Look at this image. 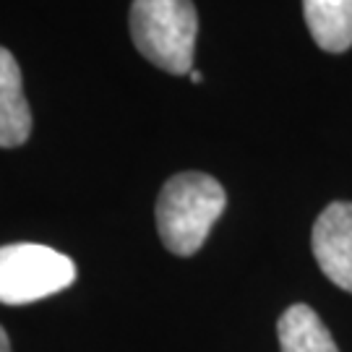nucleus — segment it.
I'll list each match as a JSON object with an SVG mask.
<instances>
[{"label":"nucleus","instance_id":"f257e3e1","mask_svg":"<svg viewBox=\"0 0 352 352\" xmlns=\"http://www.w3.org/2000/svg\"><path fill=\"white\" fill-rule=\"evenodd\" d=\"M227 206L225 188L204 173L173 175L157 199V230L164 248L175 256H193Z\"/></svg>","mask_w":352,"mask_h":352},{"label":"nucleus","instance_id":"f03ea898","mask_svg":"<svg viewBox=\"0 0 352 352\" xmlns=\"http://www.w3.org/2000/svg\"><path fill=\"white\" fill-rule=\"evenodd\" d=\"M199 13L193 0H133L131 37L136 50L167 74L193 71Z\"/></svg>","mask_w":352,"mask_h":352},{"label":"nucleus","instance_id":"7ed1b4c3","mask_svg":"<svg viewBox=\"0 0 352 352\" xmlns=\"http://www.w3.org/2000/svg\"><path fill=\"white\" fill-rule=\"evenodd\" d=\"M76 279V264L65 253L39 243H11L0 248V302L26 305L50 298Z\"/></svg>","mask_w":352,"mask_h":352},{"label":"nucleus","instance_id":"20e7f679","mask_svg":"<svg viewBox=\"0 0 352 352\" xmlns=\"http://www.w3.org/2000/svg\"><path fill=\"white\" fill-rule=\"evenodd\" d=\"M316 264L340 289L352 295V204L331 201L318 214L311 235Z\"/></svg>","mask_w":352,"mask_h":352},{"label":"nucleus","instance_id":"39448f33","mask_svg":"<svg viewBox=\"0 0 352 352\" xmlns=\"http://www.w3.org/2000/svg\"><path fill=\"white\" fill-rule=\"evenodd\" d=\"M32 133V110L21 87V68L11 52L0 47V146L13 149Z\"/></svg>","mask_w":352,"mask_h":352},{"label":"nucleus","instance_id":"423d86ee","mask_svg":"<svg viewBox=\"0 0 352 352\" xmlns=\"http://www.w3.org/2000/svg\"><path fill=\"white\" fill-rule=\"evenodd\" d=\"M277 337L282 352H340L321 316L305 302H295L279 316Z\"/></svg>","mask_w":352,"mask_h":352},{"label":"nucleus","instance_id":"0eeeda50","mask_svg":"<svg viewBox=\"0 0 352 352\" xmlns=\"http://www.w3.org/2000/svg\"><path fill=\"white\" fill-rule=\"evenodd\" d=\"M302 16L321 50L352 47V0H302Z\"/></svg>","mask_w":352,"mask_h":352},{"label":"nucleus","instance_id":"6e6552de","mask_svg":"<svg viewBox=\"0 0 352 352\" xmlns=\"http://www.w3.org/2000/svg\"><path fill=\"white\" fill-rule=\"evenodd\" d=\"M0 352H11V342H8V334L3 327H0Z\"/></svg>","mask_w":352,"mask_h":352},{"label":"nucleus","instance_id":"1a4fd4ad","mask_svg":"<svg viewBox=\"0 0 352 352\" xmlns=\"http://www.w3.org/2000/svg\"><path fill=\"white\" fill-rule=\"evenodd\" d=\"M190 81H193V84H201V81H204V76L199 74L196 68H193V71H190Z\"/></svg>","mask_w":352,"mask_h":352}]
</instances>
